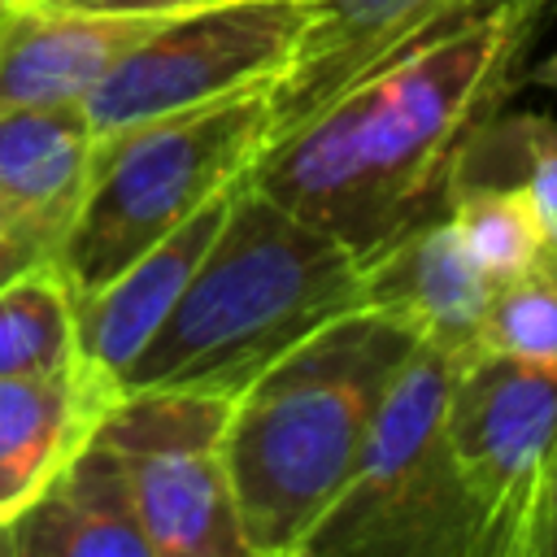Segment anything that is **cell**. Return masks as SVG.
<instances>
[{
    "instance_id": "6da1fadb",
    "label": "cell",
    "mask_w": 557,
    "mask_h": 557,
    "mask_svg": "<svg viewBox=\"0 0 557 557\" xmlns=\"http://www.w3.org/2000/svg\"><path fill=\"white\" fill-rule=\"evenodd\" d=\"M544 13V0L470 4L270 144L248 183L370 257L448 205L474 135L500 117Z\"/></svg>"
},
{
    "instance_id": "7a4b0ae2",
    "label": "cell",
    "mask_w": 557,
    "mask_h": 557,
    "mask_svg": "<svg viewBox=\"0 0 557 557\" xmlns=\"http://www.w3.org/2000/svg\"><path fill=\"white\" fill-rule=\"evenodd\" d=\"M361 257L248 178L174 300L122 374L126 392H235L339 313L361 309Z\"/></svg>"
},
{
    "instance_id": "3957f363",
    "label": "cell",
    "mask_w": 557,
    "mask_h": 557,
    "mask_svg": "<svg viewBox=\"0 0 557 557\" xmlns=\"http://www.w3.org/2000/svg\"><path fill=\"white\" fill-rule=\"evenodd\" d=\"M413 339L352 309L231 392L226 466L257 557H283L357 466Z\"/></svg>"
},
{
    "instance_id": "277c9868",
    "label": "cell",
    "mask_w": 557,
    "mask_h": 557,
    "mask_svg": "<svg viewBox=\"0 0 557 557\" xmlns=\"http://www.w3.org/2000/svg\"><path fill=\"white\" fill-rule=\"evenodd\" d=\"M270 87L96 139L87 191L57 252L78 296L248 178L274 135Z\"/></svg>"
},
{
    "instance_id": "5b68a950",
    "label": "cell",
    "mask_w": 557,
    "mask_h": 557,
    "mask_svg": "<svg viewBox=\"0 0 557 557\" xmlns=\"http://www.w3.org/2000/svg\"><path fill=\"white\" fill-rule=\"evenodd\" d=\"M453 357L413 348L335 496L283 557H483L479 513L444 440Z\"/></svg>"
},
{
    "instance_id": "8992f818",
    "label": "cell",
    "mask_w": 557,
    "mask_h": 557,
    "mask_svg": "<svg viewBox=\"0 0 557 557\" xmlns=\"http://www.w3.org/2000/svg\"><path fill=\"white\" fill-rule=\"evenodd\" d=\"M231 392H126L100 422L157 557H257L226 466Z\"/></svg>"
},
{
    "instance_id": "52a82bcc",
    "label": "cell",
    "mask_w": 557,
    "mask_h": 557,
    "mask_svg": "<svg viewBox=\"0 0 557 557\" xmlns=\"http://www.w3.org/2000/svg\"><path fill=\"white\" fill-rule=\"evenodd\" d=\"M309 0H235L161 17L78 104L91 139L278 83Z\"/></svg>"
},
{
    "instance_id": "ba28073f",
    "label": "cell",
    "mask_w": 557,
    "mask_h": 557,
    "mask_svg": "<svg viewBox=\"0 0 557 557\" xmlns=\"http://www.w3.org/2000/svg\"><path fill=\"white\" fill-rule=\"evenodd\" d=\"M444 440L479 513L483 557H527L557 448V361L492 348L453 361Z\"/></svg>"
},
{
    "instance_id": "9c48e42d",
    "label": "cell",
    "mask_w": 557,
    "mask_h": 557,
    "mask_svg": "<svg viewBox=\"0 0 557 557\" xmlns=\"http://www.w3.org/2000/svg\"><path fill=\"white\" fill-rule=\"evenodd\" d=\"M487 296L492 278L461 244L448 209L405 226L383 248L361 257L357 305L400 326L418 348H435L453 361L479 348Z\"/></svg>"
},
{
    "instance_id": "30bf717a",
    "label": "cell",
    "mask_w": 557,
    "mask_h": 557,
    "mask_svg": "<svg viewBox=\"0 0 557 557\" xmlns=\"http://www.w3.org/2000/svg\"><path fill=\"white\" fill-rule=\"evenodd\" d=\"M470 4L492 0H309V22L292 52V65L270 87V144L305 126L357 78H366L409 44L426 39L435 26L453 22Z\"/></svg>"
},
{
    "instance_id": "8fae6325",
    "label": "cell",
    "mask_w": 557,
    "mask_h": 557,
    "mask_svg": "<svg viewBox=\"0 0 557 557\" xmlns=\"http://www.w3.org/2000/svg\"><path fill=\"white\" fill-rule=\"evenodd\" d=\"M122 387L87 361L0 379V527L87 448Z\"/></svg>"
},
{
    "instance_id": "7c38bea8",
    "label": "cell",
    "mask_w": 557,
    "mask_h": 557,
    "mask_svg": "<svg viewBox=\"0 0 557 557\" xmlns=\"http://www.w3.org/2000/svg\"><path fill=\"white\" fill-rule=\"evenodd\" d=\"M235 187L213 196L209 205H200L170 235H161L152 248H144L135 261H126L113 278H104L96 292L78 296V352L87 366L109 374L117 387H122L126 366L170 318L174 300L183 296L187 278L196 274L200 257L209 252V244L231 209Z\"/></svg>"
},
{
    "instance_id": "4fadbf2b",
    "label": "cell",
    "mask_w": 557,
    "mask_h": 557,
    "mask_svg": "<svg viewBox=\"0 0 557 557\" xmlns=\"http://www.w3.org/2000/svg\"><path fill=\"white\" fill-rule=\"evenodd\" d=\"M0 535L9 557H157L100 435Z\"/></svg>"
},
{
    "instance_id": "5bb4252c",
    "label": "cell",
    "mask_w": 557,
    "mask_h": 557,
    "mask_svg": "<svg viewBox=\"0 0 557 557\" xmlns=\"http://www.w3.org/2000/svg\"><path fill=\"white\" fill-rule=\"evenodd\" d=\"M91 131L83 109L0 113V218L61 252L91 174Z\"/></svg>"
},
{
    "instance_id": "9a60e30c",
    "label": "cell",
    "mask_w": 557,
    "mask_h": 557,
    "mask_svg": "<svg viewBox=\"0 0 557 557\" xmlns=\"http://www.w3.org/2000/svg\"><path fill=\"white\" fill-rule=\"evenodd\" d=\"M83 361L78 292L57 257H44L0 283V379L52 374Z\"/></svg>"
},
{
    "instance_id": "2e32d148",
    "label": "cell",
    "mask_w": 557,
    "mask_h": 557,
    "mask_svg": "<svg viewBox=\"0 0 557 557\" xmlns=\"http://www.w3.org/2000/svg\"><path fill=\"white\" fill-rule=\"evenodd\" d=\"M444 209L492 283L527 270L548 244L540 209L518 178H457Z\"/></svg>"
},
{
    "instance_id": "e0dca14e",
    "label": "cell",
    "mask_w": 557,
    "mask_h": 557,
    "mask_svg": "<svg viewBox=\"0 0 557 557\" xmlns=\"http://www.w3.org/2000/svg\"><path fill=\"white\" fill-rule=\"evenodd\" d=\"M457 178H518L540 209L548 244H557V117L553 113H522L509 122L492 117L474 135Z\"/></svg>"
},
{
    "instance_id": "ac0fdd59",
    "label": "cell",
    "mask_w": 557,
    "mask_h": 557,
    "mask_svg": "<svg viewBox=\"0 0 557 557\" xmlns=\"http://www.w3.org/2000/svg\"><path fill=\"white\" fill-rule=\"evenodd\" d=\"M479 348L557 361V244H544L527 270L492 283L479 322Z\"/></svg>"
},
{
    "instance_id": "d6986e66",
    "label": "cell",
    "mask_w": 557,
    "mask_h": 557,
    "mask_svg": "<svg viewBox=\"0 0 557 557\" xmlns=\"http://www.w3.org/2000/svg\"><path fill=\"white\" fill-rule=\"evenodd\" d=\"M527 557H557V448H553V461H548V474H544V492H540Z\"/></svg>"
},
{
    "instance_id": "ffe728a7",
    "label": "cell",
    "mask_w": 557,
    "mask_h": 557,
    "mask_svg": "<svg viewBox=\"0 0 557 557\" xmlns=\"http://www.w3.org/2000/svg\"><path fill=\"white\" fill-rule=\"evenodd\" d=\"M44 257H57V252H48L39 239H30L26 231H17L13 222H4V218H0V283H4V278H13L17 270H26V265L44 261Z\"/></svg>"
},
{
    "instance_id": "44dd1931",
    "label": "cell",
    "mask_w": 557,
    "mask_h": 557,
    "mask_svg": "<svg viewBox=\"0 0 557 557\" xmlns=\"http://www.w3.org/2000/svg\"><path fill=\"white\" fill-rule=\"evenodd\" d=\"M70 4L100 9V13H191V9L235 4V0H70Z\"/></svg>"
},
{
    "instance_id": "7402d4cb",
    "label": "cell",
    "mask_w": 557,
    "mask_h": 557,
    "mask_svg": "<svg viewBox=\"0 0 557 557\" xmlns=\"http://www.w3.org/2000/svg\"><path fill=\"white\" fill-rule=\"evenodd\" d=\"M22 4H70V0H22Z\"/></svg>"
},
{
    "instance_id": "603a6c76",
    "label": "cell",
    "mask_w": 557,
    "mask_h": 557,
    "mask_svg": "<svg viewBox=\"0 0 557 557\" xmlns=\"http://www.w3.org/2000/svg\"><path fill=\"white\" fill-rule=\"evenodd\" d=\"M22 0H0V13H9V9H17Z\"/></svg>"
},
{
    "instance_id": "cb8c5ba5",
    "label": "cell",
    "mask_w": 557,
    "mask_h": 557,
    "mask_svg": "<svg viewBox=\"0 0 557 557\" xmlns=\"http://www.w3.org/2000/svg\"><path fill=\"white\" fill-rule=\"evenodd\" d=\"M0 557H9V548H4V535H0Z\"/></svg>"
},
{
    "instance_id": "d4e9b609",
    "label": "cell",
    "mask_w": 557,
    "mask_h": 557,
    "mask_svg": "<svg viewBox=\"0 0 557 557\" xmlns=\"http://www.w3.org/2000/svg\"><path fill=\"white\" fill-rule=\"evenodd\" d=\"M544 4H548V9H553V4H557V0H544Z\"/></svg>"
}]
</instances>
